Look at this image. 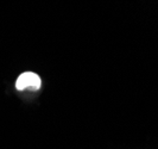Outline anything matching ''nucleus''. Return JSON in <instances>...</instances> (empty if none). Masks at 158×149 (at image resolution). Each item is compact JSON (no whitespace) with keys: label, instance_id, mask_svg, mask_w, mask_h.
I'll return each instance as SVG.
<instances>
[{"label":"nucleus","instance_id":"f257e3e1","mask_svg":"<svg viewBox=\"0 0 158 149\" xmlns=\"http://www.w3.org/2000/svg\"><path fill=\"white\" fill-rule=\"evenodd\" d=\"M42 85V80L40 78L33 72H25L22 73L16 81V88L18 91H23L26 88H31V90H40Z\"/></svg>","mask_w":158,"mask_h":149}]
</instances>
